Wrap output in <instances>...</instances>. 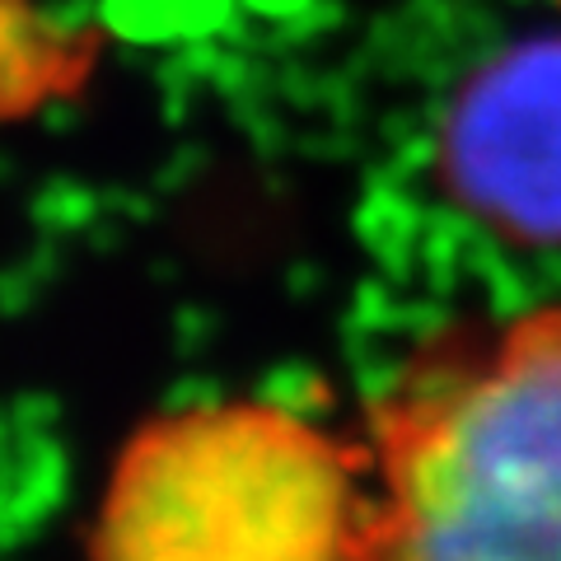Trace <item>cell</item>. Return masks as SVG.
<instances>
[{"label":"cell","instance_id":"3","mask_svg":"<svg viewBox=\"0 0 561 561\" xmlns=\"http://www.w3.org/2000/svg\"><path fill=\"white\" fill-rule=\"evenodd\" d=\"M445 183L482 225L519 243H561V38L496 51L449 103Z\"/></svg>","mask_w":561,"mask_h":561},{"label":"cell","instance_id":"2","mask_svg":"<svg viewBox=\"0 0 561 561\" xmlns=\"http://www.w3.org/2000/svg\"><path fill=\"white\" fill-rule=\"evenodd\" d=\"M365 445L276 402H197L127 435L90 561H351Z\"/></svg>","mask_w":561,"mask_h":561},{"label":"cell","instance_id":"1","mask_svg":"<svg viewBox=\"0 0 561 561\" xmlns=\"http://www.w3.org/2000/svg\"><path fill=\"white\" fill-rule=\"evenodd\" d=\"M351 561H561V305L402 365L370 412Z\"/></svg>","mask_w":561,"mask_h":561}]
</instances>
